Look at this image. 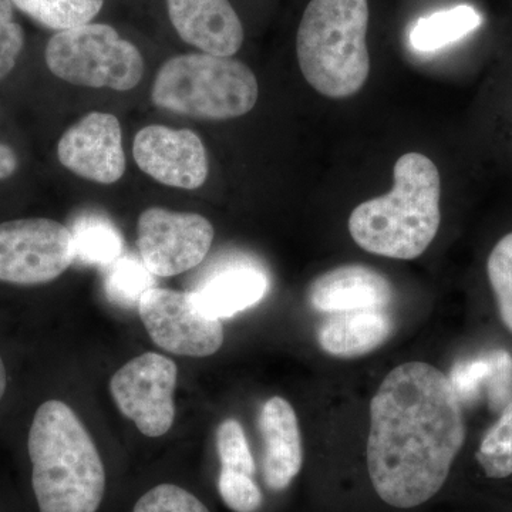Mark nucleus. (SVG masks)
I'll list each match as a JSON object with an SVG mask.
<instances>
[{"mask_svg":"<svg viewBox=\"0 0 512 512\" xmlns=\"http://www.w3.org/2000/svg\"><path fill=\"white\" fill-rule=\"evenodd\" d=\"M217 450L222 470L254 476L255 461L249 450L247 437L237 420L222 421L217 430Z\"/></svg>","mask_w":512,"mask_h":512,"instance_id":"nucleus-25","label":"nucleus"},{"mask_svg":"<svg viewBox=\"0 0 512 512\" xmlns=\"http://www.w3.org/2000/svg\"><path fill=\"white\" fill-rule=\"evenodd\" d=\"M367 0H311L296 33L303 77L316 92L346 99L363 89L370 73Z\"/></svg>","mask_w":512,"mask_h":512,"instance_id":"nucleus-4","label":"nucleus"},{"mask_svg":"<svg viewBox=\"0 0 512 512\" xmlns=\"http://www.w3.org/2000/svg\"><path fill=\"white\" fill-rule=\"evenodd\" d=\"M393 181L389 194L352 212L349 231L370 254L410 261L424 254L439 232L440 173L429 157L407 153L396 161Z\"/></svg>","mask_w":512,"mask_h":512,"instance_id":"nucleus-3","label":"nucleus"},{"mask_svg":"<svg viewBox=\"0 0 512 512\" xmlns=\"http://www.w3.org/2000/svg\"><path fill=\"white\" fill-rule=\"evenodd\" d=\"M466 434L443 372L424 362L394 367L370 403L366 457L376 494L400 510L426 504L446 484Z\"/></svg>","mask_w":512,"mask_h":512,"instance_id":"nucleus-1","label":"nucleus"},{"mask_svg":"<svg viewBox=\"0 0 512 512\" xmlns=\"http://www.w3.org/2000/svg\"><path fill=\"white\" fill-rule=\"evenodd\" d=\"M268 278L254 266L239 265L218 272L195 292L201 311L215 319L231 318L256 305L268 291Z\"/></svg>","mask_w":512,"mask_h":512,"instance_id":"nucleus-17","label":"nucleus"},{"mask_svg":"<svg viewBox=\"0 0 512 512\" xmlns=\"http://www.w3.org/2000/svg\"><path fill=\"white\" fill-rule=\"evenodd\" d=\"M18 156L12 147L0 143V180L12 177L18 170Z\"/></svg>","mask_w":512,"mask_h":512,"instance_id":"nucleus-29","label":"nucleus"},{"mask_svg":"<svg viewBox=\"0 0 512 512\" xmlns=\"http://www.w3.org/2000/svg\"><path fill=\"white\" fill-rule=\"evenodd\" d=\"M74 261L87 265H111L120 258L123 241L120 232L106 218L84 215L72 231Z\"/></svg>","mask_w":512,"mask_h":512,"instance_id":"nucleus-21","label":"nucleus"},{"mask_svg":"<svg viewBox=\"0 0 512 512\" xmlns=\"http://www.w3.org/2000/svg\"><path fill=\"white\" fill-rule=\"evenodd\" d=\"M133 512H210L195 495L173 484H160L137 501Z\"/></svg>","mask_w":512,"mask_h":512,"instance_id":"nucleus-27","label":"nucleus"},{"mask_svg":"<svg viewBox=\"0 0 512 512\" xmlns=\"http://www.w3.org/2000/svg\"><path fill=\"white\" fill-rule=\"evenodd\" d=\"M258 96V80L247 64L201 52L168 59L151 92L158 109L201 120L245 116Z\"/></svg>","mask_w":512,"mask_h":512,"instance_id":"nucleus-5","label":"nucleus"},{"mask_svg":"<svg viewBox=\"0 0 512 512\" xmlns=\"http://www.w3.org/2000/svg\"><path fill=\"white\" fill-rule=\"evenodd\" d=\"M392 332V318L383 309L333 313L319 326L318 343L330 356L355 359L379 349Z\"/></svg>","mask_w":512,"mask_h":512,"instance_id":"nucleus-16","label":"nucleus"},{"mask_svg":"<svg viewBox=\"0 0 512 512\" xmlns=\"http://www.w3.org/2000/svg\"><path fill=\"white\" fill-rule=\"evenodd\" d=\"M259 430L265 444V483L271 490H285L303 464L301 430L291 403L278 396L269 399L259 416Z\"/></svg>","mask_w":512,"mask_h":512,"instance_id":"nucleus-15","label":"nucleus"},{"mask_svg":"<svg viewBox=\"0 0 512 512\" xmlns=\"http://www.w3.org/2000/svg\"><path fill=\"white\" fill-rule=\"evenodd\" d=\"M178 369L173 360L148 352L114 373L110 392L117 407L140 433L161 437L173 427Z\"/></svg>","mask_w":512,"mask_h":512,"instance_id":"nucleus-8","label":"nucleus"},{"mask_svg":"<svg viewBox=\"0 0 512 512\" xmlns=\"http://www.w3.org/2000/svg\"><path fill=\"white\" fill-rule=\"evenodd\" d=\"M218 490L225 505L234 512H256L264 501L252 477L237 471L221 470Z\"/></svg>","mask_w":512,"mask_h":512,"instance_id":"nucleus-28","label":"nucleus"},{"mask_svg":"<svg viewBox=\"0 0 512 512\" xmlns=\"http://www.w3.org/2000/svg\"><path fill=\"white\" fill-rule=\"evenodd\" d=\"M25 43V29L19 22L18 9L12 0H0V80L15 69Z\"/></svg>","mask_w":512,"mask_h":512,"instance_id":"nucleus-26","label":"nucleus"},{"mask_svg":"<svg viewBox=\"0 0 512 512\" xmlns=\"http://www.w3.org/2000/svg\"><path fill=\"white\" fill-rule=\"evenodd\" d=\"M153 274L136 259L119 258L111 264L106 278V291L110 301L134 306L141 296L153 288Z\"/></svg>","mask_w":512,"mask_h":512,"instance_id":"nucleus-23","label":"nucleus"},{"mask_svg":"<svg viewBox=\"0 0 512 512\" xmlns=\"http://www.w3.org/2000/svg\"><path fill=\"white\" fill-rule=\"evenodd\" d=\"M133 154L143 173L168 187L197 190L207 181V150L194 131L141 128L134 138Z\"/></svg>","mask_w":512,"mask_h":512,"instance_id":"nucleus-11","label":"nucleus"},{"mask_svg":"<svg viewBox=\"0 0 512 512\" xmlns=\"http://www.w3.org/2000/svg\"><path fill=\"white\" fill-rule=\"evenodd\" d=\"M73 262L72 231L60 222L26 218L0 224V282L47 284Z\"/></svg>","mask_w":512,"mask_h":512,"instance_id":"nucleus-7","label":"nucleus"},{"mask_svg":"<svg viewBox=\"0 0 512 512\" xmlns=\"http://www.w3.org/2000/svg\"><path fill=\"white\" fill-rule=\"evenodd\" d=\"M6 384H8V375H6L5 363H3L2 357H0V402H2L3 396H5Z\"/></svg>","mask_w":512,"mask_h":512,"instance_id":"nucleus-30","label":"nucleus"},{"mask_svg":"<svg viewBox=\"0 0 512 512\" xmlns=\"http://www.w3.org/2000/svg\"><path fill=\"white\" fill-rule=\"evenodd\" d=\"M32 485L40 512H97L106 471L96 444L72 407L49 400L29 431Z\"/></svg>","mask_w":512,"mask_h":512,"instance_id":"nucleus-2","label":"nucleus"},{"mask_svg":"<svg viewBox=\"0 0 512 512\" xmlns=\"http://www.w3.org/2000/svg\"><path fill=\"white\" fill-rule=\"evenodd\" d=\"M47 69L64 82L128 92L143 79L144 56L110 23L90 22L53 32L45 46Z\"/></svg>","mask_w":512,"mask_h":512,"instance_id":"nucleus-6","label":"nucleus"},{"mask_svg":"<svg viewBox=\"0 0 512 512\" xmlns=\"http://www.w3.org/2000/svg\"><path fill=\"white\" fill-rule=\"evenodd\" d=\"M19 13L42 28L60 32L94 22L106 0H12Z\"/></svg>","mask_w":512,"mask_h":512,"instance_id":"nucleus-20","label":"nucleus"},{"mask_svg":"<svg viewBox=\"0 0 512 512\" xmlns=\"http://www.w3.org/2000/svg\"><path fill=\"white\" fill-rule=\"evenodd\" d=\"M168 22L184 43L207 55L232 57L245 30L231 0H164Z\"/></svg>","mask_w":512,"mask_h":512,"instance_id":"nucleus-13","label":"nucleus"},{"mask_svg":"<svg viewBox=\"0 0 512 512\" xmlns=\"http://www.w3.org/2000/svg\"><path fill=\"white\" fill-rule=\"evenodd\" d=\"M393 298L387 278L369 266L342 265L318 276L309 302L318 312L342 313L384 309Z\"/></svg>","mask_w":512,"mask_h":512,"instance_id":"nucleus-14","label":"nucleus"},{"mask_svg":"<svg viewBox=\"0 0 512 512\" xmlns=\"http://www.w3.org/2000/svg\"><path fill=\"white\" fill-rule=\"evenodd\" d=\"M60 163L73 174L97 184H114L126 173L120 121L93 111L64 131L57 144Z\"/></svg>","mask_w":512,"mask_h":512,"instance_id":"nucleus-12","label":"nucleus"},{"mask_svg":"<svg viewBox=\"0 0 512 512\" xmlns=\"http://www.w3.org/2000/svg\"><path fill=\"white\" fill-rule=\"evenodd\" d=\"M138 312L154 343L173 355L207 357L224 343L221 319L202 312L192 293L148 289L138 302Z\"/></svg>","mask_w":512,"mask_h":512,"instance_id":"nucleus-10","label":"nucleus"},{"mask_svg":"<svg viewBox=\"0 0 512 512\" xmlns=\"http://www.w3.org/2000/svg\"><path fill=\"white\" fill-rule=\"evenodd\" d=\"M476 457L485 476L495 480L512 476V400L485 433Z\"/></svg>","mask_w":512,"mask_h":512,"instance_id":"nucleus-22","label":"nucleus"},{"mask_svg":"<svg viewBox=\"0 0 512 512\" xmlns=\"http://www.w3.org/2000/svg\"><path fill=\"white\" fill-rule=\"evenodd\" d=\"M137 245L151 274L168 278L204 261L214 241V227L194 212L148 208L137 222Z\"/></svg>","mask_w":512,"mask_h":512,"instance_id":"nucleus-9","label":"nucleus"},{"mask_svg":"<svg viewBox=\"0 0 512 512\" xmlns=\"http://www.w3.org/2000/svg\"><path fill=\"white\" fill-rule=\"evenodd\" d=\"M460 402L476 400L485 386L494 407L507 406L512 396V356L505 350L461 360L448 377Z\"/></svg>","mask_w":512,"mask_h":512,"instance_id":"nucleus-18","label":"nucleus"},{"mask_svg":"<svg viewBox=\"0 0 512 512\" xmlns=\"http://www.w3.org/2000/svg\"><path fill=\"white\" fill-rule=\"evenodd\" d=\"M480 13L473 6L461 5L440 10L417 20L410 32V43L419 52H436L480 28Z\"/></svg>","mask_w":512,"mask_h":512,"instance_id":"nucleus-19","label":"nucleus"},{"mask_svg":"<svg viewBox=\"0 0 512 512\" xmlns=\"http://www.w3.org/2000/svg\"><path fill=\"white\" fill-rule=\"evenodd\" d=\"M487 275L501 320L512 333V232L501 238L488 256Z\"/></svg>","mask_w":512,"mask_h":512,"instance_id":"nucleus-24","label":"nucleus"}]
</instances>
